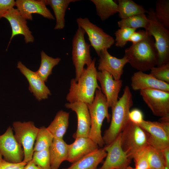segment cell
I'll list each match as a JSON object with an SVG mask.
<instances>
[{
  "label": "cell",
  "mask_w": 169,
  "mask_h": 169,
  "mask_svg": "<svg viewBox=\"0 0 169 169\" xmlns=\"http://www.w3.org/2000/svg\"><path fill=\"white\" fill-rule=\"evenodd\" d=\"M149 34L146 30L135 31L131 35L129 41L132 42V44H136L146 38Z\"/></svg>",
  "instance_id": "cell-38"
},
{
  "label": "cell",
  "mask_w": 169,
  "mask_h": 169,
  "mask_svg": "<svg viewBox=\"0 0 169 169\" xmlns=\"http://www.w3.org/2000/svg\"><path fill=\"white\" fill-rule=\"evenodd\" d=\"M140 93L154 115L161 118L169 116V92L149 89L140 90Z\"/></svg>",
  "instance_id": "cell-11"
},
{
  "label": "cell",
  "mask_w": 169,
  "mask_h": 169,
  "mask_svg": "<svg viewBox=\"0 0 169 169\" xmlns=\"http://www.w3.org/2000/svg\"><path fill=\"white\" fill-rule=\"evenodd\" d=\"M149 24L145 30L153 38L157 53V66L169 63V31L157 19L153 8L148 11Z\"/></svg>",
  "instance_id": "cell-5"
},
{
  "label": "cell",
  "mask_w": 169,
  "mask_h": 169,
  "mask_svg": "<svg viewBox=\"0 0 169 169\" xmlns=\"http://www.w3.org/2000/svg\"><path fill=\"white\" fill-rule=\"evenodd\" d=\"M95 61L94 58L91 64L84 69L77 82L74 79H71L66 97L69 103L81 102L90 104L93 101L96 90H101L97 83Z\"/></svg>",
  "instance_id": "cell-1"
},
{
  "label": "cell",
  "mask_w": 169,
  "mask_h": 169,
  "mask_svg": "<svg viewBox=\"0 0 169 169\" xmlns=\"http://www.w3.org/2000/svg\"><path fill=\"white\" fill-rule=\"evenodd\" d=\"M68 144L67 161L73 163L99 148L98 146L89 137H79Z\"/></svg>",
  "instance_id": "cell-20"
},
{
  "label": "cell",
  "mask_w": 169,
  "mask_h": 169,
  "mask_svg": "<svg viewBox=\"0 0 169 169\" xmlns=\"http://www.w3.org/2000/svg\"><path fill=\"white\" fill-rule=\"evenodd\" d=\"M87 105L91 119L89 137L99 147H102L105 145L101 131L103 122L105 118L109 122L111 117L108 113L106 97L101 90H96L93 101Z\"/></svg>",
  "instance_id": "cell-4"
},
{
  "label": "cell",
  "mask_w": 169,
  "mask_h": 169,
  "mask_svg": "<svg viewBox=\"0 0 169 169\" xmlns=\"http://www.w3.org/2000/svg\"><path fill=\"white\" fill-rule=\"evenodd\" d=\"M148 146L137 152L133 156L135 169H150L147 154Z\"/></svg>",
  "instance_id": "cell-36"
},
{
  "label": "cell",
  "mask_w": 169,
  "mask_h": 169,
  "mask_svg": "<svg viewBox=\"0 0 169 169\" xmlns=\"http://www.w3.org/2000/svg\"><path fill=\"white\" fill-rule=\"evenodd\" d=\"M136 29L134 28H120L115 31V45L118 47H123L129 41L131 34Z\"/></svg>",
  "instance_id": "cell-34"
},
{
  "label": "cell",
  "mask_w": 169,
  "mask_h": 169,
  "mask_svg": "<svg viewBox=\"0 0 169 169\" xmlns=\"http://www.w3.org/2000/svg\"><path fill=\"white\" fill-rule=\"evenodd\" d=\"M138 125L146 132L149 145L161 150L169 147V117L160 122L144 120Z\"/></svg>",
  "instance_id": "cell-7"
},
{
  "label": "cell",
  "mask_w": 169,
  "mask_h": 169,
  "mask_svg": "<svg viewBox=\"0 0 169 169\" xmlns=\"http://www.w3.org/2000/svg\"><path fill=\"white\" fill-rule=\"evenodd\" d=\"M54 138L47 127L43 126L39 128L34 146V152L49 148Z\"/></svg>",
  "instance_id": "cell-30"
},
{
  "label": "cell",
  "mask_w": 169,
  "mask_h": 169,
  "mask_svg": "<svg viewBox=\"0 0 169 169\" xmlns=\"http://www.w3.org/2000/svg\"><path fill=\"white\" fill-rule=\"evenodd\" d=\"M147 154L150 169H164V161L162 150L148 145Z\"/></svg>",
  "instance_id": "cell-32"
},
{
  "label": "cell",
  "mask_w": 169,
  "mask_h": 169,
  "mask_svg": "<svg viewBox=\"0 0 169 169\" xmlns=\"http://www.w3.org/2000/svg\"><path fill=\"white\" fill-rule=\"evenodd\" d=\"M125 53L128 63L138 71L150 70L157 65V53L154 40L150 34L144 40L126 49Z\"/></svg>",
  "instance_id": "cell-3"
},
{
  "label": "cell",
  "mask_w": 169,
  "mask_h": 169,
  "mask_svg": "<svg viewBox=\"0 0 169 169\" xmlns=\"http://www.w3.org/2000/svg\"><path fill=\"white\" fill-rule=\"evenodd\" d=\"M106 154L103 148H99L72 163L69 167L63 169H98V166Z\"/></svg>",
  "instance_id": "cell-22"
},
{
  "label": "cell",
  "mask_w": 169,
  "mask_h": 169,
  "mask_svg": "<svg viewBox=\"0 0 169 169\" xmlns=\"http://www.w3.org/2000/svg\"><path fill=\"white\" fill-rule=\"evenodd\" d=\"M121 145L131 160L136 154L148 145L146 132L130 120L121 133Z\"/></svg>",
  "instance_id": "cell-6"
},
{
  "label": "cell",
  "mask_w": 169,
  "mask_h": 169,
  "mask_svg": "<svg viewBox=\"0 0 169 169\" xmlns=\"http://www.w3.org/2000/svg\"><path fill=\"white\" fill-rule=\"evenodd\" d=\"M155 15L157 19L166 28L169 29V0L156 1Z\"/></svg>",
  "instance_id": "cell-31"
},
{
  "label": "cell",
  "mask_w": 169,
  "mask_h": 169,
  "mask_svg": "<svg viewBox=\"0 0 169 169\" xmlns=\"http://www.w3.org/2000/svg\"><path fill=\"white\" fill-rule=\"evenodd\" d=\"M17 67L26 78L29 84V90L38 101L47 99L51 95L45 82L36 71L28 68L20 61L18 62Z\"/></svg>",
  "instance_id": "cell-14"
},
{
  "label": "cell",
  "mask_w": 169,
  "mask_h": 169,
  "mask_svg": "<svg viewBox=\"0 0 169 169\" xmlns=\"http://www.w3.org/2000/svg\"><path fill=\"white\" fill-rule=\"evenodd\" d=\"M79 27L83 29L88 37L90 45L99 56L102 50L110 48L115 43L114 38L105 33L100 27L91 23L87 18L76 19Z\"/></svg>",
  "instance_id": "cell-10"
},
{
  "label": "cell",
  "mask_w": 169,
  "mask_h": 169,
  "mask_svg": "<svg viewBox=\"0 0 169 169\" xmlns=\"http://www.w3.org/2000/svg\"><path fill=\"white\" fill-rule=\"evenodd\" d=\"M23 169H43L37 166L32 159L28 162L24 166Z\"/></svg>",
  "instance_id": "cell-42"
},
{
  "label": "cell",
  "mask_w": 169,
  "mask_h": 169,
  "mask_svg": "<svg viewBox=\"0 0 169 169\" xmlns=\"http://www.w3.org/2000/svg\"><path fill=\"white\" fill-rule=\"evenodd\" d=\"M46 4L52 9L56 23L54 30L62 29L65 26V12L70 3L78 1L77 0H44Z\"/></svg>",
  "instance_id": "cell-24"
},
{
  "label": "cell",
  "mask_w": 169,
  "mask_h": 169,
  "mask_svg": "<svg viewBox=\"0 0 169 169\" xmlns=\"http://www.w3.org/2000/svg\"><path fill=\"white\" fill-rule=\"evenodd\" d=\"M21 146L16 140L10 126L0 135V153L6 161L13 163L22 162L24 154Z\"/></svg>",
  "instance_id": "cell-13"
},
{
  "label": "cell",
  "mask_w": 169,
  "mask_h": 169,
  "mask_svg": "<svg viewBox=\"0 0 169 169\" xmlns=\"http://www.w3.org/2000/svg\"><path fill=\"white\" fill-rule=\"evenodd\" d=\"M95 5L96 13L102 21L118 13V5L113 0H91Z\"/></svg>",
  "instance_id": "cell-27"
},
{
  "label": "cell",
  "mask_w": 169,
  "mask_h": 169,
  "mask_svg": "<svg viewBox=\"0 0 169 169\" xmlns=\"http://www.w3.org/2000/svg\"><path fill=\"white\" fill-rule=\"evenodd\" d=\"M27 163H13L6 161L0 153V169H23Z\"/></svg>",
  "instance_id": "cell-37"
},
{
  "label": "cell",
  "mask_w": 169,
  "mask_h": 169,
  "mask_svg": "<svg viewBox=\"0 0 169 169\" xmlns=\"http://www.w3.org/2000/svg\"><path fill=\"white\" fill-rule=\"evenodd\" d=\"M149 20L145 14L136 15L121 19L117 22L120 28H129L137 29L144 28L145 30L149 24Z\"/></svg>",
  "instance_id": "cell-29"
},
{
  "label": "cell",
  "mask_w": 169,
  "mask_h": 169,
  "mask_svg": "<svg viewBox=\"0 0 169 169\" xmlns=\"http://www.w3.org/2000/svg\"><path fill=\"white\" fill-rule=\"evenodd\" d=\"M133 105L132 93L129 87L126 86L122 96L111 108L110 123L102 136L105 145L111 143L122 132L130 120L129 114Z\"/></svg>",
  "instance_id": "cell-2"
},
{
  "label": "cell",
  "mask_w": 169,
  "mask_h": 169,
  "mask_svg": "<svg viewBox=\"0 0 169 169\" xmlns=\"http://www.w3.org/2000/svg\"><path fill=\"white\" fill-rule=\"evenodd\" d=\"M126 169H135V168H133L132 167L129 166L127 167Z\"/></svg>",
  "instance_id": "cell-43"
},
{
  "label": "cell",
  "mask_w": 169,
  "mask_h": 169,
  "mask_svg": "<svg viewBox=\"0 0 169 169\" xmlns=\"http://www.w3.org/2000/svg\"><path fill=\"white\" fill-rule=\"evenodd\" d=\"M32 160L36 165L43 169H51L49 148L34 152Z\"/></svg>",
  "instance_id": "cell-33"
},
{
  "label": "cell",
  "mask_w": 169,
  "mask_h": 169,
  "mask_svg": "<svg viewBox=\"0 0 169 169\" xmlns=\"http://www.w3.org/2000/svg\"><path fill=\"white\" fill-rule=\"evenodd\" d=\"M41 63L38 69L36 71L45 82L49 76L52 74V70L59 64L61 59L59 58H53L48 55L44 51L40 52Z\"/></svg>",
  "instance_id": "cell-28"
},
{
  "label": "cell",
  "mask_w": 169,
  "mask_h": 169,
  "mask_svg": "<svg viewBox=\"0 0 169 169\" xmlns=\"http://www.w3.org/2000/svg\"><path fill=\"white\" fill-rule=\"evenodd\" d=\"M49 150L51 169H59L61 164L67 160L68 144L63 138H54Z\"/></svg>",
  "instance_id": "cell-23"
},
{
  "label": "cell",
  "mask_w": 169,
  "mask_h": 169,
  "mask_svg": "<svg viewBox=\"0 0 169 169\" xmlns=\"http://www.w3.org/2000/svg\"><path fill=\"white\" fill-rule=\"evenodd\" d=\"M118 13L121 19L132 16L147 13L148 11L143 7L132 0H118Z\"/></svg>",
  "instance_id": "cell-26"
},
{
  "label": "cell",
  "mask_w": 169,
  "mask_h": 169,
  "mask_svg": "<svg viewBox=\"0 0 169 169\" xmlns=\"http://www.w3.org/2000/svg\"><path fill=\"white\" fill-rule=\"evenodd\" d=\"M131 80V88L135 91L153 89L169 92V84L159 80L143 72L135 73Z\"/></svg>",
  "instance_id": "cell-21"
},
{
  "label": "cell",
  "mask_w": 169,
  "mask_h": 169,
  "mask_svg": "<svg viewBox=\"0 0 169 169\" xmlns=\"http://www.w3.org/2000/svg\"><path fill=\"white\" fill-rule=\"evenodd\" d=\"M97 78L100 83L101 90L106 97L109 108H112L118 100L123 81L120 79H114L110 73L105 71H97Z\"/></svg>",
  "instance_id": "cell-16"
},
{
  "label": "cell",
  "mask_w": 169,
  "mask_h": 169,
  "mask_svg": "<svg viewBox=\"0 0 169 169\" xmlns=\"http://www.w3.org/2000/svg\"><path fill=\"white\" fill-rule=\"evenodd\" d=\"M13 127L15 138L23 148V161L27 163L32 159L34 152V144L39 128L36 127L31 121H14Z\"/></svg>",
  "instance_id": "cell-9"
},
{
  "label": "cell",
  "mask_w": 169,
  "mask_h": 169,
  "mask_svg": "<svg viewBox=\"0 0 169 169\" xmlns=\"http://www.w3.org/2000/svg\"><path fill=\"white\" fill-rule=\"evenodd\" d=\"M165 163L164 169H169V147L162 150Z\"/></svg>",
  "instance_id": "cell-41"
},
{
  "label": "cell",
  "mask_w": 169,
  "mask_h": 169,
  "mask_svg": "<svg viewBox=\"0 0 169 169\" xmlns=\"http://www.w3.org/2000/svg\"><path fill=\"white\" fill-rule=\"evenodd\" d=\"M98 56V70L106 71L110 73L114 79H120L124 72V67L128 63L126 57L124 56L122 58H117L111 55L107 49L101 51Z\"/></svg>",
  "instance_id": "cell-19"
},
{
  "label": "cell",
  "mask_w": 169,
  "mask_h": 169,
  "mask_svg": "<svg viewBox=\"0 0 169 169\" xmlns=\"http://www.w3.org/2000/svg\"><path fill=\"white\" fill-rule=\"evenodd\" d=\"M69 116V112L62 110L59 111L47 127L54 138H63L68 127Z\"/></svg>",
  "instance_id": "cell-25"
},
{
  "label": "cell",
  "mask_w": 169,
  "mask_h": 169,
  "mask_svg": "<svg viewBox=\"0 0 169 169\" xmlns=\"http://www.w3.org/2000/svg\"><path fill=\"white\" fill-rule=\"evenodd\" d=\"M15 6L20 14L26 20H32L33 14H39L49 19H55L46 7L44 0H17Z\"/></svg>",
  "instance_id": "cell-18"
},
{
  "label": "cell",
  "mask_w": 169,
  "mask_h": 169,
  "mask_svg": "<svg viewBox=\"0 0 169 169\" xmlns=\"http://www.w3.org/2000/svg\"><path fill=\"white\" fill-rule=\"evenodd\" d=\"M150 74L156 79L169 84V63L151 69Z\"/></svg>",
  "instance_id": "cell-35"
},
{
  "label": "cell",
  "mask_w": 169,
  "mask_h": 169,
  "mask_svg": "<svg viewBox=\"0 0 169 169\" xmlns=\"http://www.w3.org/2000/svg\"><path fill=\"white\" fill-rule=\"evenodd\" d=\"M129 117L131 121L137 125L140 124L144 120L142 112L137 109H135L130 111Z\"/></svg>",
  "instance_id": "cell-40"
},
{
  "label": "cell",
  "mask_w": 169,
  "mask_h": 169,
  "mask_svg": "<svg viewBox=\"0 0 169 169\" xmlns=\"http://www.w3.org/2000/svg\"><path fill=\"white\" fill-rule=\"evenodd\" d=\"M121 133L104 149L107 154L102 166L98 169H126L131 159L123 151L121 145Z\"/></svg>",
  "instance_id": "cell-12"
},
{
  "label": "cell",
  "mask_w": 169,
  "mask_h": 169,
  "mask_svg": "<svg viewBox=\"0 0 169 169\" xmlns=\"http://www.w3.org/2000/svg\"><path fill=\"white\" fill-rule=\"evenodd\" d=\"M65 107L74 111L77 119L76 131L73 135L74 139L79 137H89L91 126V119L87 104L81 102L67 103Z\"/></svg>",
  "instance_id": "cell-17"
},
{
  "label": "cell",
  "mask_w": 169,
  "mask_h": 169,
  "mask_svg": "<svg viewBox=\"0 0 169 169\" xmlns=\"http://www.w3.org/2000/svg\"><path fill=\"white\" fill-rule=\"evenodd\" d=\"M84 30L78 27L72 40V58L75 68V77L74 79L77 82L80 78L84 69L91 64L93 59L90 54V45L85 40Z\"/></svg>",
  "instance_id": "cell-8"
},
{
  "label": "cell",
  "mask_w": 169,
  "mask_h": 169,
  "mask_svg": "<svg viewBox=\"0 0 169 169\" xmlns=\"http://www.w3.org/2000/svg\"><path fill=\"white\" fill-rule=\"evenodd\" d=\"M9 22L12 29V34L7 49H8L13 38L16 35H22L26 44L32 43L34 38L27 25V20L23 17L17 9L13 8L3 16Z\"/></svg>",
  "instance_id": "cell-15"
},
{
  "label": "cell",
  "mask_w": 169,
  "mask_h": 169,
  "mask_svg": "<svg viewBox=\"0 0 169 169\" xmlns=\"http://www.w3.org/2000/svg\"><path fill=\"white\" fill-rule=\"evenodd\" d=\"M15 5L14 0H0V19Z\"/></svg>",
  "instance_id": "cell-39"
}]
</instances>
